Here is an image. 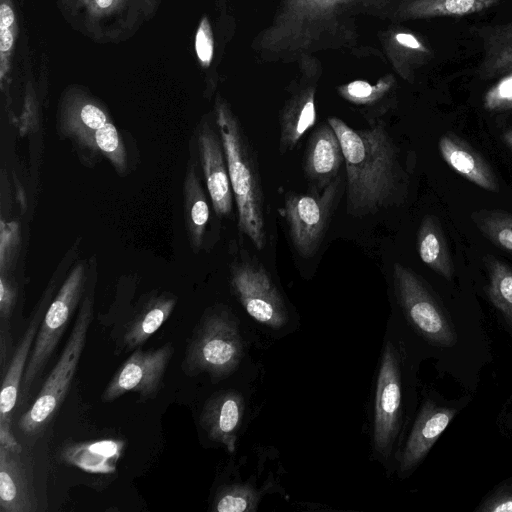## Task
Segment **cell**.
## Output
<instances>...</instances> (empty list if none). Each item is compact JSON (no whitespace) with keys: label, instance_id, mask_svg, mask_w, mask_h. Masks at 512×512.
<instances>
[{"label":"cell","instance_id":"obj_31","mask_svg":"<svg viewBox=\"0 0 512 512\" xmlns=\"http://www.w3.org/2000/svg\"><path fill=\"white\" fill-rule=\"evenodd\" d=\"M392 85L391 77L382 79L375 85L356 80L340 87L339 93L344 99L355 105L371 107L389 92Z\"/></svg>","mask_w":512,"mask_h":512},{"label":"cell","instance_id":"obj_4","mask_svg":"<svg viewBox=\"0 0 512 512\" xmlns=\"http://www.w3.org/2000/svg\"><path fill=\"white\" fill-rule=\"evenodd\" d=\"M242 357L243 343L236 319L225 309H210L195 325L181 367L189 376L207 373L222 379L236 370Z\"/></svg>","mask_w":512,"mask_h":512},{"label":"cell","instance_id":"obj_36","mask_svg":"<svg viewBox=\"0 0 512 512\" xmlns=\"http://www.w3.org/2000/svg\"><path fill=\"white\" fill-rule=\"evenodd\" d=\"M475 511L512 512V479L494 489L483 499Z\"/></svg>","mask_w":512,"mask_h":512},{"label":"cell","instance_id":"obj_8","mask_svg":"<svg viewBox=\"0 0 512 512\" xmlns=\"http://www.w3.org/2000/svg\"><path fill=\"white\" fill-rule=\"evenodd\" d=\"M392 278L399 304L412 326L434 345L453 346L457 341L454 326L422 278L401 263H394Z\"/></svg>","mask_w":512,"mask_h":512},{"label":"cell","instance_id":"obj_39","mask_svg":"<svg viewBox=\"0 0 512 512\" xmlns=\"http://www.w3.org/2000/svg\"><path fill=\"white\" fill-rule=\"evenodd\" d=\"M0 446L14 451L22 452V447L11 431V422L0 420Z\"/></svg>","mask_w":512,"mask_h":512},{"label":"cell","instance_id":"obj_2","mask_svg":"<svg viewBox=\"0 0 512 512\" xmlns=\"http://www.w3.org/2000/svg\"><path fill=\"white\" fill-rule=\"evenodd\" d=\"M215 117L237 206L238 228L257 250L266 245L264 195L256 154L238 118L220 96Z\"/></svg>","mask_w":512,"mask_h":512},{"label":"cell","instance_id":"obj_11","mask_svg":"<svg viewBox=\"0 0 512 512\" xmlns=\"http://www.w3.org/2000/svg\"><path fill=\"white\" fill-rule=\"evenodd\" d=\"M173 353L171 342L157 349H135L111 377L101 401L113 402L129 392L138 393L142 401L155 398Z\"/></svg>","mask_w":512,"mask_h":512},{"label":"cell","instance_id":"obj_12","mask_svg":"<svg viewBox=\"0 0 512 512\" xmlns=\"http://www.w3.org/2000/svg\"><path fill=\"white\" fill-rule=\"evenodd\" d=\"M401 374L399 358L391 342L385 345L376 383L373 441L387 457L399 431L401 415Z\"/></svg>","mask_w":512,"mask_h":512},{"label":"cell","instance_id":"obj_13","mask_svg":"<svg viewBox=\"0 0 512 512\" xmlns=\"http://www.w3.org/2000/svg\"><path fill=\"white\" fill-rule=\"evenodd\" d=\"M103 106L79 86L69 87L60 102L61 132L80 146L96 151L95 133L109 121Z\"/></svg>","mask_w":512,"mask_h":512},{"label":"cell","instance_id":"obj_19","mask_svg":"<svg viewBox=\"0 0 512 512\" xmlns=\"http://www.w3.org/2000/svg\"><path fill=\"white\" fill-rule=\"evenodd\" d=\"M21 454L22 452H14L0 446L1 512L37 510L32 473Z\"/></svg>","mask_w":512,"mask_h":512},{"label":"cell","instance_id":"obj_40","mask_svg":"<svg viewBox=\"0 0 512 512\" xmlns=\"http://www.w3.org/2000/svg\"><path fill=\"white\" fill-rule=\"evenodd\" d=\"M504 144L512 151V128L506 130L502 135Z\"/></svg>","mask_w":512,"mask_h":512},{"label":"cell","instance_id":"obj_35","mask_svg":"<svg viewBox=\"0 0 512 512\" xmlns=\"http://www.w3.org/2000/svg\"><path fill=\"white\" fill-rule=\"evenodd\" d=\"M20 245L19 226L15 221L1 220L0 227V269L8 272Z\"/></svg>","mask_w":512,"mask_h":512},{"label":"cell","instance_id":"obj_16","mask_svg":"<svg viewBox=\"0 0 512 512\" xmlns=\"http://www.w3.org/2000/svg\"><path fill=\"white\" fill-rule=\"evenodd\" d=\"M344 163L337 134L327 123L319 125L310 135L303 160V170L310 190L321 191L338 175Z\"/></svg>","mask_w":512,"mask_h":512},{"label":"cell","instance_id":"obj_20","mask_svg":"<svg viewBox=\"0 0 512 512\" xmlns=\"http://www.w3.org/2000/svg\"><path fill=\"white\" fill-rule=\"evenodd\" d=\"M443 160L458 174L487 191L499 190L498 180L488 162L466 141L444 134L438 142Z\"/></svg>","mask_w":512,"mask_h":512},{"label":"cell","instance_id":"obj_26","mask_svg":"<svg viewBox=\"0 0 512 512\" xmlns=\"http://www.w3.org/2000/svg\"><path fill=\"white\" fill-rule=\"evenodd\" d=\"M184 205L190 243L195 250H198L203 243L210 212L194 164L189 165L184 180Z\"/></svg>","mask_w":512,"mask_h":512},{"label":"cell","instance_id":"obj_17","mask_svg":"<svg viewBox=\"0 0 512 512\" xmlns=\"http://www.w3.org/2000/svg\"><path fill=\"white\" fill-rule=\"evenodd\" d=\"M456 413L454 407L438 405L432 401L424 404L401 454L402 474L413 470L426 457Z\"/></svg>","mask_w":512,"mask_h":512},{"label":"cell","instance_id":"obj_5","mask_svg":"<svg viewBox=\"0 0 512 512\" xmlns=\"http://www.w3.org/2000/svg\"><path fill=\"white\" fill-rule=\"evenodd\" d=\"M93 319V298L87 295L79 308L66 345L34 403L19 420L25 435L41 432L56 413L71 386Z\"/></svg>","mask_w":512,"mask_h":512},{"label":"cell","instance_id":"obj_6","mask_svg":"<svg viewBox=\"0 0 512 512\" xmlns=\"http://www.w3.org/2000/svg\"><path fill=\"white\" fill-rule=\"evenodd\" d=\"M343 188V175L339 174L321 191L285 195L280 211L292 245L301 257L310 258L319 250Z\"/></svg>","mask_w":512,"mask_h":512},{"label":"cell","instance_id":"obj_23","mask_svg":"<svg viewBox=\"0 0 512 512\" xmlns=\"http://www.w3.org/2000/svg\"><path fill=\"white\" fill-rule=\"evenodd\" d=\"M279 150L292 151L316 122L315 90L301 91L287 102L280 114Z\"/></svg>","mask_w":512,"mask_h":512},{"label":"cell","instance_id":"obj_21","mask_svg":"<svg viewBox=\"0 0 512 512\" xmlns=\"http://www.w3.org/2000/svg\"><path fill=\"white\" fill-rule=\"evenodd\" d=\"M43 317V307L41 306L30 320L10 360L2 381L0 420L11 422V412L17 402L19 388L22 384L25 369Z\"/></svg>","mask_w":512,"mask_h":512},{"label":"cell","instance_id":"obj_33","mask_svg":"<svg viewBox=\"0 0 512 512\" xmlns=\"http://www.w3.org/2000/svg\"><path fill=\"white\" fill-rule=\"evenodd\" d=\"M258 498V494L248 486H229L216 495L214 509L218 512L254 511Z\"/></svg>","mask_w":512,"mask_h":512},{"label":"cell","instance_id":"obj_32","mask_svg":"<svg viewBox=\"0 0 512 512\" xmlns=\"http://www.w3.org/2000/svg\"><path fill=\"white\" fill-rule=\"evenodd\" d=\"M96 151H100L122 173L126 170V152L114 123L109 120L95 133Z\"/></svg>","mask_w":512,"mask_h":512},{"label":"cell","instance_id":"obj_10","mask_svg":"<svg viewBox=\"0 0 512 512\" xmlns=\"http://www.w3.org/2000/svg\"><path fill=\"white\" fill-rule=\"evenodd\" d=\"M230 283L235 296L255 321L273 329L287 323L282 296L261 263L251 259L234 262Z\"/></svg>","mask_w":512,"mask_h":512},{"label":"cell","instance_id":"obj_14","mask_svg":"<svg viewBox=\"0 0 512 512\" xmlns=\"http://www.w3.org/2000/svg\"><path fill=\"white\" fill-rule=\"evenodd\" d=\"M199 156L213 209L219 217L232 212L233 191L220 135L205 122L197 137Z\"/></svg>","mask_w":512,"mask_h":512},{"label":"cell","instance_id":"obj_9","mask_svg":"<svg viewBox=\"0 0 512 512\" xmlns=\"http://www.w3.org/2000/svg\"><path fill=\"white\" fill-rule=\"evenodd\" d=\"M85 270L78 264L61 286L43 317L23 376V392L28 393L42 374L64 334L84 291Z\"/></svg>","mask_w":512,"mask_h":512},{"label":"cell","instance_id":"obj_18","mask_svg":"<svg viewBox=\"0 0 512 512\" xmlns=\"http://www.w3.org/2000/svg\"><path fill=\"white\" fill-rule=\"evenodd\" d=\"M244 411V399L239 392L220 391L204 404L200 414V424L212 441L224 445L232 453L236 449L237 435Z\"/></svg>","mask_w":512,"mask_h":512},{"label":"cell","instance_id":"obj_25","mask_svg":"<svg viewBox=\"0 0 512 512\" xmlns=\"http://www.w3.org/2000/svg\"><path fill=\"white\" fill-rule=\"evenodd\" d=\"M502 0H404L398 9L402 19L461 17L487 10Z\"/></svg>","mask_w":512,"mask_h":512},{"label":"cell","instance_id":"obj_28","mask_svg":"<svg viewBox=\"0 0 512 512\" xmlns=\"http://www.w3.org/2000/svg\"><path fill=\"white\" fill-rule=\"evenodd\" d=\"M471 219L491 243L512 253V212L482 209L473 212Z\"/></svg>","mask_w":512,"mask_h":512},{"label":"cell","instance_id":"obj_24","mask_svg":"<svg viewBox=\"0 0 512 512\" xmlns=\"http://www.w3.org/2000/svg\"><path fill=\"white\" fill-rule=\"evenodd\" d=\"M417 249L420 259L438 275L450 280L453 276V264L447 242L439 220L426 215L417 233Z\"/></svg>","mask_w":512,"mask_h":512},{"label":"cell","instance_id":"obj_22","mask_svg":"<svg viewBox=\"0 0 512 512\" xmlns=\"http://www.w3.org/2000/svg\"><path fill=\"white\" fill-rule=\"evenodd\" d=\"M483 57L477 73L481 79L499 77L512 70V21L476 30Z\"/></svg>","mask_w":512,"mask_h":512},{"label":"cell","instance_id":"obj_37","mask_svg":"<svg viewBox=\"0 0 512 512\" xmlns=\"http://www.w3.org/2000/svg\"><path fill=\"white\" fill-rule=\"evenodd\" d=\"M195 51L201 66L207 68L213 58L214 40L210 22L206 16L201 19L196 32Z\"/></svg>","mask_w":512,"mask_h":512},{"label":"cell","instance_id":"obj_38","mask_svg":"<svg viewBox=\"0 0 512 512\" xmlns=\"http://www.w3.org/2000/svg\"><path fill=\"white\" fill-rule=\"evenodd\" d=\"M17 299L15 285L1 273L0 277V318L2 323L8 321L13 312Z\"/></svg>","mask_w":512,"mask_h":512},{"label":"cell","instance_id":"obj_15","mask_svg":"<svg viewBox=\"0 0 512 512\" xmlns=\"http://www.w3.org/2000/svg\"><path fill=\"white\" fill-rule=\"evenodd\" d=\"M176 303V297L160 294L136 305L113 334L115 352L121 354L141 347L168 320Z\"/></svg>","mask_w":512,"mask_h":512},{"label":"cell","instance_id":"obj_30","mask_svg":"<svg viewBox=\"0 0 512 512\" xmlns=\"http://www.w3.org/2000/svg\"><path fill=\"white\" fill-rule=\"evenodd\" d=\"M393 42L398 47L395 62L397 70L403 78L411 81L413 69L427 62L432 57V51L420 38L408 31L394 33Z\"/></svg>","mask_w":512,"mask_h":512},{"label":"cell","instance_id":"obj_27","mask_svg":"<svg viewBox=\"0 0 512 512\" xmlns=\"http://www.w3.org/2000/svg\"><path fill=\"white\" fill-rule=\"evenodd\" d=\"M483 262L488 279V298L512 329V266L492 255H486Z\"/></svg>","mask_w":512,"mask_h":512},{"label":"cell","instance_id":"obj_1","mask_svg":"<svg viewBox=\"0 0 512 512\" xmlns=\"http://www.w3.org/2000/svg\"><path fill=\"white\" fill-rule=\"evenodd\" d=\"M327 122L344 156L347 213L362 217L394 204L404 177L397 147L384 123L354 129L338 117H329Z\"/></svg>","mask_w":512,"mask_h":512},{"label":"cell","instance_id":"obj_29","mask_svg":"<svg viewBox=\"0 0 512 512\" xmlns=\"http://www.w3.org/2000/svg\"><path fill=\"white\" fill-rule=\"evenodd\" d=\"M18 36V18L13 0H0V83L10 81L12 55Z\"/></svg>","mask_w":512,"mask_h":512},{"label":"cell","instance_id":"obj_34","mask_svg":"<svg viewBox=\"0 0 512 512\" xmlns=\"http://www.w3.org/2000/svg\"><path fill=\"white\" fill-rule=\"evenodd\" d=\"M483 106L492 112L512 110V70L501 75L486 91Z\"/></svg>","mask_w":512,"mask_h":512},{"label":"cell","instance_id":"obj_3","mask_svg":"<svg viewBox=\"0 0 512 512\" xmlns=\"http://www.w3.org/2000/svg\"><path fill=\"white\" fill-rule=\"evenodd\" d=\"M64 20L77 32L100 43L132 38L158 11L161 0H56Z\"/></svg>","mask_w":512,"mask_h":512},{"label":"cell","instance_id":"obj_7","mask_svg":"<svg viewBox=\"0 0 512 512\" xmlns=\"http://www.w3.org/2000/svg\"><path fill=\"white\" fill-rule=\"evenodd\" d=\"M352 1L356 0H284L259 47L275 54L308 47L316 32Z\"/></svg>","mask_w":512,"mask_h":512}]
</instances>
